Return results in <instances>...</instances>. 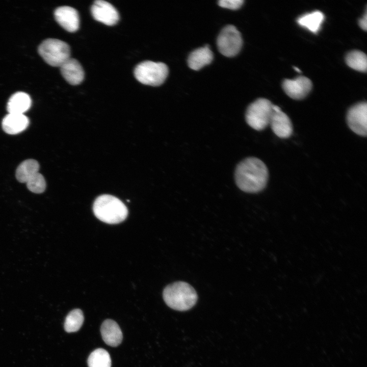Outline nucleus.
I'll list each match as a JSON object with an SVG mask.
<instances>
[{
    "label": "nucleus",
    "mask_w": 367,
    "mask_h": 367,
    "mask_svg": "<svg viewBox=\"0 0 367 367\" xmlns=\"http://www.w3.org/2000/svg\"><path fill=\"white\" fill-rule=\"evenodd\" d=\"M100 332L102 338L106 344L117 347L122 340V333L117 323L110 319L105 320L102 324Z\"/></svg>",
    "instance_id": "4468645a"
},
{
    "label": "nucleus",
    "mask_w": 367,
    "mask_h": 367,
    "mask_svg": "<svg viewBox=\"0 0 367 367\" xmlns=\"http://www.w3.org/2000/svg\"><path fill=\"white\" fill-rule=\"evenodd\" d=\"M29 124L28 118L24 114L8 113L3 119V130L11 135L17 134L25 130Z\"/></svg>",
    "instance_id": "2eb2a0df"
},
{
    "label": "nucleus",
    "mask_w": 367,
    "mask_h": 367,
    "mask_svg": "<svg viewBox=\"0 0 367 367\" xmlns=\"http://www.w3.org/2000/svg\"><path fill=\"white\" fill-rule=\"evenodd\" d=\"M294 68L296 71H297L298 72H301L300 70L298 68L294 67Z\"/></svg>",
    "instance_id": "a878e982"
},
{
    "label": "nucleus",
    "mask_w": 367,
    "mask_h": 367,
    "mask_svg": "<svg viewBox=\"0 0 367 367\" xmlns=\"http://www.w3.org/2000/svg\"><path fill=\"white\" fill-rule=\"evenodd\" d=\"M168 74V68L165 64L151 61L140 63L134 70V75L139 82L152 86L162 85Z\"/></svg>",
    "instance_id": "39448f33"
},
{
    "label": "nucleus",
    "mask_w": 367,
    "mask_h": 367,
    "mask_svg": "<svg viewBox=\"0 0 367 367\" xmlns=\"http://www.w3.org/2000/svg\"><path fill=\"white\" fill-rule=\"evenodd\" d=\"M268 170L265 164L255 157L247 158L237 166L235 180L243 191L255 193L262 191L268 179Z\"/></svg>",
    "instance_id": "f257e3e1"
},
{
    "label": "nucleus",
    "mask_w": 367,
    "mask_h": 367,
    "mask_svg": "<svg viewBox=\"0 0 367 367\" xmlns=\"http://www.w3.org/2000/svg\"><path fill=\"white\" fill-rule=\"evenodd\" d=\"M39 164L33 159L24 161L18 166L16 171V177L20 182L26 183L33 175L38 172Z\"/></svg>",
    "instance_id": "6ab92c4d"
},
{
    "label": "nucleus",
    "mask_w": 367,
    "mask_h": 367,
    "mask_svg": "<svg viewBox=\"0 0 367 367\" xmlns=\"http://www.w3.org/2000/svg\"><path fill=\"white\" fill-rule=\"evenodd\" d=\"M56 21L65 30L69 32L76 31L80 25V17L78 12L69 6H61L54 11Z\"/></svg>",
    "instance_id": "f8f14e48"
},
{
    "label": "nucleus",
    "mask_w": 367,
    "mask_h": 367,
    "mask_svg": "<svg viewBox=\"0 0 367 367\" xmlns=\"http://www.w3.org/2000/svg\"><path fill=\"white\" fill-rule=\"evenodd\" d=\"M84 317L82 311L80 309L71 310L66 316L64 329L67 332H74L78 331L83 325Z\"/></svg>",
    "instance_id": "4be33fe9"
},
{
    "label": "nucleus",
    "mask_w": 367,
    "mask_h": 367,
    "mask_svg": "<svg viewBox=\"0 0 367 367\" xmlns=\"http://www.w3.org/2000/svg\"><path fill=\"white\" fill-rule=\"evenodd\" d=\"M61 74L64 79L72 85L81 84L84 78V71L79 62L69 58L60 67Z\"/></svg>",
    "instance_id": "ddd939ff"
},
{
    "label": "nucleus",
    "mask_w": 367,
    "mask_h": 367,
    "mask_svg": "<svg viewBox=\"0 0 367 367\" xmlns=\"http://www.w3.org/2000/svg\"><path fill=\"white\" fill-rule=\"evenodd\" d=\"M26 184L28 189L35 193H41L44 191L46 188L45 179L39 172L31 177Z\"/></svg>",
    "instance_id": "5701e85b"
},
{
    "label": "nucleus",
    "mask_w": 367,
    "mask_h": 367,
    "mask_svg": "<svg viewBox=\"0 0 367 367\" xmlns=\"http://www.w3.org/2000/svg\"><path fill=\"white\" fill-rule=\"evenodd\" d=\"M217 46L219 51L226 57H233L240 50L243 40L237 29L232 25L225 27L221 31L217 38Z\"/></svg>",
    "instance_id": "0eeeda50"
},
{
    "label": "nucleus",
    "mask_w": 367,
    "mask_h": 367,
    "mask_svg": "<svg viewBox=\"0 0 367 367\" xmlns=\"http://www.w3.org/2000/svg\"><path fill=\"white\" fill-rule=\"evenodd\" d=\"M324 20L323 13L319 11H315L301 16L297 19V22L311 32L317 33L320 30Z\"/></svg>",
    "instance_id": "a211bd4d"
},
{
    "label": "nucleus",
    "mask_w": 367,
    "mask_h": 367,
    "mask_svg": "<svg viewBox=\"0 0 367 367\" xmlns=\"http://www.w3.org/2000/svg\"><path fill=\"white\" fill-rule=\"evenodd\" d=\"M38 51L48 65L61 67L70 58V50L68 44L57 39H45L39 45Z\"/></svg>",
    "instance_id": "20e7f679"
},
{
    "label": "nucleus",
    "mask_w": 367,
    "mask_h": 367,
    "mask_svg": "<svg viewBox=\"0 0 367 367\" xmlns=\"http://www.w3.org/2000/svg\"><path fill=\"white\" fill-rule=\"evenodd\" d=\"M91 13L95 20L107 25H114L119 19V15L116 8L103 0L94 1L91 7Z\"/></svg>",
    "instance_id": "1a4fd4ad"
},
{
    "label": "nucleus",
    "mask_w": 367,
    "mask_h": 367,
    "mask_svg": "<svg viewBox=\"0 0 367 367\" xmlns=\"http://www.w3.org/2000/svg\"><path fill=\"white\" fill-rule=\"evenodd\" d=\"M312 83L307 77L298 76L291 80L286 79L282 83V88L291 98L300 100L304 98L310 91Z\"/></svg>",
    "instance_id": "9b49d317"
},
{
    "label": "nucleus",
    "mask_w": 367,
    "mask_h": 367,
    "mask_svg": "<svg viewBox=\"0 0 367 367\" xmlns=\"http://www.w3.org/2000/svg\"><path fill=\"white\" fill-rule=\"evenodd\" d=\"M345 60L351 68L360 72H366L367 59L366 55L359 50H352L347 54Z\"/></svg>",
    "instance_id": "aec40b11"
},
{
    "label": "nucleus",
    "mask_w": 367,
    "mask_h": 367,
    "mask_svg": "<svg viewBox=\"0 0 367 367\" xmlns=\"http://www.w3.org/2000/svg\"><path fill=\"white\" fill-rule=\"evenodd\" d=\"M213 59V53L209 46L206 45L192 51L188 57V64L190 68L198 70L209 64Z\"/></svg>",
    "instance_id": "dca6fc26"
},
{
    "label": "nucleus",
    "mask_w": 367,
    "mask_h": 367,
    "mask_svg": "<svg viewBox=\"0 0 367 367\" xmlns=\"http://www.w3.org/2000/svg\"><path fill=\"white\" fill-rule=\"evenodd\" d=\"M349 128L355 134L366 137L367 134V104L366 102L357 103L348 111L346 117Z\"/></svg>",
    "instance_id": "6e6552de"
},
{
    "label": "nucleus",
    "mask_w": 367,
    "mask_h": 367,
    "mask_svg": "<svg viewBox=\"0 0 367 367\" xmlns=\"http://www.w3.org/2000/svg\"><path fill=\"white\" fill-rule=\"evenodd\" d=\"M87 363L89 367H111V359L109 353L106 350L98 348L89 355Z\"/></svg>",
    "instance_id": "412c9836"
},
{
    "label": "nucleus",
    "mask_w": 367,
    "mask_h": 367,
    "mask_svg": "<svg viewBox=\"0 0 367 367\" xmlns=\"http://www.w3.org/2000/svg\"><path fill=\"white\" fill-rule=\"evenodd\" d=\"M30 96L23 92L13 94L8 100L7 109L8 113L23 114L31 106Z\"/></svg>",
    "instance_id": "f3484780"
},
{
    "label": "nucleus",
    "mask_w": 367,
    "mask_h": 367,
    "mask_svg": "<svg viewBox=\"0 0 367 367\" xmlns=\"http://www.w3.org/2000/svg\"><path fill=\"white\" fill-rule=\"evenodd\" d=\"M273 104L267 99L258 98L247 108L245 118L247 124L256 130H261L269 124L273 113Z\"/></svg>",
    "instance_id": "423d86ee"
},
{
    "label": "nucleus",
    "mask_w": 367,
    "mask_h": 367,
    "mask_svg": "<svg viewBox=\"0 0 367 367\" xmlns=\"http://www.w3.org/2000/svg\"><path fill=\"white\" fill-rule=\"evenodd\" d=\"M367 15L365 12L363 16L358 20V24L363 30L366 31L367 28Z\"/></svg>",
    "instance_id": "393cba45"
},
{
    "label": "nucleus",
    "mask_w": 367,
    "mask_h": 367,
    "mask_svg": "<svg viewBox=\"0 0 367 367\" xmlns=\"http://www.w3.org/2000/svg\"><path fill=\"white\" fill-rule=\"evenodd\" d=\"M243 0H221L218 2L220 6L232 10H236L241 7Z\"/></svg>",
    "instance_id": "b1692460"
},
{
    "label": "nucleus",
    "mask_w": 367,
    "mask_h": 367,
    "mask_svg": "<svg viewBox=\"0 0 367 367\" xmlns=\"http://www.w3.org/2000/svg\"><path fill=\"white\" fill-rule=\"evenodd\" d=\"M93 210L95 216L108 224H117L127 217L128 210L118 198L110 195H102L95 200Z\"/></svg>",
    "instance_id": "7ed1b4c3"
},
{
    "label": "nucleus",
    "mask_w": 367,
    "mask_h": 367,
    "mask_svg": "<svg viewBox=\"0 0 367 367\" xmlns=\"http://www.w3.org/2000/svg\"><path fill=\"white\" fill-rule=\"evenodd\" d=\"M163 299L170 308L179 311L191 309L196 304L197 294L189 284L182 281L167 285L163 291Z\"/></svg>",
    "instance_id": "f03ea898"
},
{
    "label": "nucleus",
    "mask_w": 367,
    "mask_h": 367,
    "mask_svg": "<svg viewBox=\"0 0 367 367\" xmlns=\"http://www.w3.org/2000/svg\"><path fill=\"white\" fill-rule=\"evenodd\" d=\"M273 110L269 122L272 131L280 138L290 137L293 133V126L290 118L277 106L273 104Z\"/></svg>",
    "instance_id": "9d476101"
}]
</instances>
